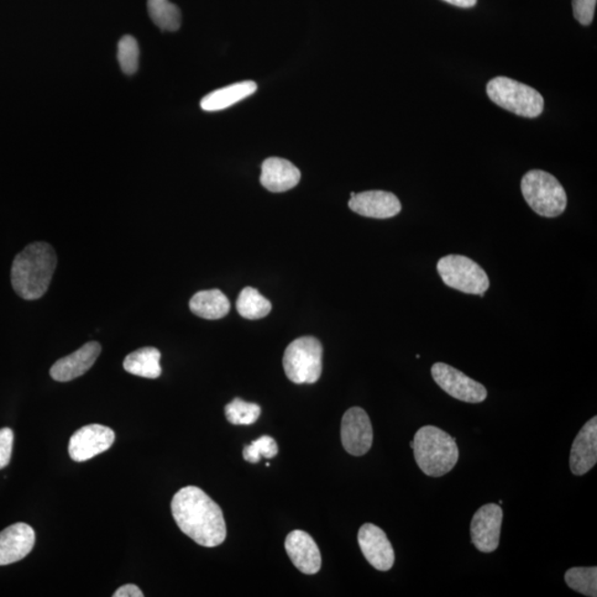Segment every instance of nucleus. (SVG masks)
Returning a JSON list of instances; mask_svg holds the SVG:
<instances>
[{
    "label": "nucleus",
    "mask_w": 597,
    "mask_h": 597,
    "mask_svg": "<svg viewBox=\"0 0 597 597\" xmlns=\"http://www.w3.org/2000/svg\"><path fill=\"white\" fill-rule=\"evenodd\" d=\"M521 191L528 205L542 217H558L567 208V193L561 183L550 173L540 170L528 172L522 178Z\"/></svg>",
    "instance_id": "obj_4"
},
{
    "label": "nucleus",
    "mask_w": 597,
    "mask_h": 597,
    "mask_svg": "<svg viewBox=\"0 0 597 597\" xmlns=\"http://www.w3.org/2000/svg\"><path fill=\"white\" fill-rule=\"evenodd\" d=\"M57 256L49 244L34 243L16 257L12 267L14 290L25 300H37L50 286Z\"/></svg>",
    "instance_id": "obj_2"
},
{
    "label": "nucleus",
    "mask_w": 597,
    "mask_h": 597,
    "mask_svg": "<svg viewBox=\"0 0 597 597\" xmlns=\"http://www.w3.org/2000/svg\"><path fill=\"white\" fill-rule=\"evenodd\" d=\"M190 308L191 311L199 318L218 320L227 316L230 311V302L221 290H204L193 296Z\"/></svg>",
    "instance_id": "obj_20"
},
{
    "label": "nucleus",
    "mask_w": 597,
    "mask_h": 597,
    "mask_svg": "<svg viewBox=\"0 0 597 597\" xmlns=\"http://www.w3.org/2000/svg\"><path fill=\"white\" fill-rule=\"evenodd\" d=\"M504 511L496 504H488L475 513L470 525L471 543L480 552L491 553L499 547Z\"/></svg>",
    "instance_id": "obj_9"
},
{
    "label": "nucleus",
    "mask_w": 597,
    "mask_h": 597,
    "mask_svg": "<svg viewBox=\"0 0 597 597\" xmlns=\"http://www.w3.org/2000/svg\"><path fill=\"white\" fill-rule=\"evenodd\" d=\"M172 513L178 528L199 546L214 548L227 536L221 507L198 487L188 486L173 498Z\"/></svg>",
    "instance_id": "obj_1"
},
{
    "label": "nucleus",
    "mask_w": 597,
    "mask_h": 597,
    "mask_svg": "<svg viewBox=\"0 0 597 597\" xmlns=\"http://www.w3.org/2000/svg\"><path fill=\"white\" fill-rule=\"evenodd\" d=\"M411 447H412V448L414 447V443H413V442H411Z\"/></svg>",
    "instance_id": "obj_32"
},
{
    "label": "nucleus",
    "mask_w": 597,
    "mask_h": 597,
    "mask_svg": "<svg viewBox=\"0 0 597 597\" xmlns=\"http://www.w3.org/2000/svg\"><path fill=\"white\" fill-rule=\"evenodd\" d=\"M596 0H573L574 17L581 25L589 26L593 22Z\"/></svg>",
    "instance_id": "obj_28"
},
{
    "label": "nucleus",
    "mask_w": 597,
    "mask_h": 597,
    "mask_svg": "<svg viewBox=\"0 0 597 597\" xmlns=\"http://www.w3.org/2000/svg\"><path fill=\"white\" fill-rule=\"evenodd\" d=\"M257 88L258 87L256 82L244 81L218 89L203 98L201 108L206 112L223 111V110L243 101L244 99L253 96Z\"/></svg>",
    "instance_id": "obj_19"
},
{
    "label": "nucleus",
    "mask_w": 597,
    "mask_h": 597,
    "mask_svg": "<svg viewBox=\"0 0 597 597\" xmlns=\"http://www.w3.org/2000/svg\"><path fill=\"white\" fill-rule=\"evenodd\" d=\"M236 306L240 316L248 320L263 319L268 316L272 309L270 301L251 287H246L240 292Z\"/></svg>",
    "instance_id": "obj_22"
},
{
    "label": "nucleus",
    "mask_w": 597,
    "mask_h": 597,
    "mask_svg": "<svg viewBox=\"0 0 597 597\" xmlns=\"http://www.w3.org/2000/svg\"><path fill=\"white\" fill-rule=\"evenodd\" d=\"M225 413H226L227 421L233 425H253L260 416L261 408L254 403L235 398L225 407Z\"/></svg>",
    "instance_id": "obj_25"
},
{
    "label": "nucleus",
    "mask_w": 597,
    "mask_h": 597,
    "mask_svg": "<svg viewBox=\"0 0 597 597\" xmlns=\"http://www.w3.org/2000/svg\"><path fill=\"white\" fill-rule=\"evenodd\" d=\"M279 452L278 445L274 438L263 436L246 446L244 449V458L248 463L257 464L260 462L261 457L271 459L276 457Z\"/></svg>",
    "instance_id": "obj_27"
},
{
    "label": "nucleus",
    "mask_w": 597,
    "mask_h": 597,
    "mask_svg": "<svg viewBox=\"0 0 597 597\" xmlns=\"http://www.w3.org/2000/svg\"><path fill=\"white\" fill-rule=\"evenodd\" d=\"M349 207L361 216L376 219L392 218L402 211L400 199L384 191L351 193Z\"/></svg>",
    "instance_id": "obj_13"
},
{
    "label": "nucleus",
    "mask_w": 597,
    "mask_h": 597,
    "mask_svg": "<svg viewBox=\"0 0 597 597\" xmlns=\"http://www.w3.org/2000/svg\"><path fill=\"white\" fill-rule=\"evenodd\" d=\"M597 463V417L592 418L575 437L570 455V468L575 476H583Z\"/></svg>",
    "instance_id": "obj_16"
},
{
    "label": "nucleus",
    "mask_w": 597,
    "mask_h": 597,
    "mask_svg": "<svg viewBox=\"0 0 597 597\" xmlns=\"http://www.w3.org/2000/svg\"><path fill=\"white\" fill-rule=\"evenodd\" d=\"M437 271L444 284L455 290L484 297L490 281L487 272L468 257L448 255L439 259Z\"/></svg>",
    "instance_id": "obj_7"
},
{
    "label": "nucleus",
    "mask_w": 597,
    "mask_h": 597,
    "mask_svg": "<svg viewBox=\"0 0 597 597\" xmlns=\"http://www.w3.org/2000/svg\"><path fill=\"white\" fill-rule=\"evenodd\" d=\"M150 17L157 27L164 31H176L182 24V14L170 0H148Z\"/></svg>",
    "instance_id": "obj_23"
},
{
    "label": "nucleus",
    "mask_w": 597,
    "mask_h": 597,
    "mask_svg": "<svg viewBox=\"0 0 597 597\" xmlns=\"http://www.w3.org/2000/svg\"><path fill=\"white\" fill-rule=\"evenodd\" d=\"M323 348L313 337H302L288 345L284 368L288 379L296 384H313L322 373Z\"/></svg>",
    "instance_id": "obj_6"
},
{
    "label": "nucleus",
    "mask_w": 597,
    "mask_h": 597,
    "mask_svg": "<svg viewBox=\"0 0 597 597\" xmlns=\"http://www.w3.org/2000/svg\"><path fill=\"white\" fill-rule=\"evenodd\" d=\"M570 589L589 597L597 596V568H572L564 575Z\"/></svg>",
    "instance_id": "obj_24"
},
{
    "label": "nucleus",
    "mask_w": 597,
    "mask_h": 597,
    "mask_svg": "<svg viewBox=\"0 0 597 597\" xmlns=\"http://www.w3.org/2000/svg\"><path fill=\"white\" fill-rule=\"evenodd\" d=\"M140 49L138 41L132 36H124L119 41L118 60L127 75H134L139 69Z\"/></svg>",
    "instance_id": "obj_26"
},
{
    "label": "nucleus",
    "mask_w": 597,
    "mask_h": 597,
    "mask_svg": "<svg viewBox=\"0 0 597 597\" xmlns=\"http://www.w3.org/2000/svg\"><path fill=\"white\" fill-rule=\"evenodd\" d=\"M36 541L34 529L19 522L0 532V567L25 559L33 551Z\"/></svg>",
    "instance_id": "obj_14"
},
{
    "label": "nucleus",
    "mask_w": 597,
    "mask_h": 597,
    "mask_svg": "<svg viewBox=\"0 0 597 597\" xmlns=\"http://www.w3.org/2000/svg\"><path fill=\"white\" fill-rule=\"evenodd\" d=\"M301 180V173L291 162L280 157H270L261 166L260 183L272 193L292 190Z\"/></svg>",
    "instance_id": "obj_18"
},
{
    "label": "nucleus",
    "mask_w": 597,
    "mask_h": 597,
    "mask_svg": "<svg viewBox=\"0 0 597 597\" xmlns=\"http://www.w3.org/2000/svg\"><path fill=\"white\" fill-rule=\"evenodd\" d=\"M341 438L345 450L350 455L363 456L373 444V428L368 414L361 407H352L342 418Z\"/></svg>",
    "instance_id": "obj_11"
},
{
    "label": "nucleus",
    "mask_w": 597,
    "mask_h": 597,
    "mask_svg": "<svg viewBox=\"0 0 597 597\" xmlns=\"http://www.w3.org/2000/svg\"><path fill=\"white\" fill-rule=\"evenodd\" d=\"M115 441L111 428L91 424L79 429L72 435L69 443V455L75 462L82 463L107 452Z\"/></svg>",
    "instance_id": "obj_10"
},
{
    "label": "nucleus",
    "mask_w": 597,
    "mask_h": 597,
    "mask_svg": "<svg viewBox=\"0 0 597 597\" xmlns=\"http://www.w3.org/2000/svg\"><path fill=\"white\" fill-rule=\"evenodd\" d=\"M101 345L98 342H89L70 355L58 360L52 365L50 375L58 382H70L86 374L96 363Z\"/></svg>",
    "instance_id": "obj_17"
},
{
    "label": "nucleus",
    "mask_w": 597,
    "mask_h": 597,
    "mask_svg": "<svg viewBox=\"0 0 597 597\" xmlns=\"http://www.w3.org/2000/svg\"><path fill=\"white\" fill-rule=\"evenodd\" d=\"M432 375L437 385L456 400L477 404L484 402L488 396V392L483 384L448 364L435 363Z\"/></svg>",
    "instance_id": "obj_8"
},
{
    "label": "nucleus",
    "mask_w": 597,
    "mask_h": 597,
    "mask_svg": "<svg viewBox=\"0 0 597 597\" xmlns=\"http://www.w3.org/2000/svg\"><path fill=\"white\" fill-rule=\"evenodd\" d=\"M414 456L424 474L442 477L452 471L458 462L459 449L456 438L435 426H424L414 437Z\"/></svg>",
    "instance_id": "obj_3"
},
{
    "label": "nucleus",
    "mask_w": 597,
    "mask_h": 597,
    "mask_svg": "<svg viewBox=\"0 0 597 597\" xmlns=\"http://www.w3.org/2000/svg\"><path fill=\"white\" fill-rule=\"evenodd\" d=\"M454 6L462 7V8H470L474 7L477 4V0H444Z\"/></svg>",
    "instance_id": "obj_31"
},
{
    "label": "nucleus",
    "mask_w": 597,
    "mask_h": 597,
    "mask_svg": "<svg viewBox=\"0 0 597 597\" xmlns=\"http://www.w3.org/2000/svg\"><path fill=\"white\" fill-rule=\"evenodd\" d=\"M161 352L155 348H143L134 351L124 360V370L130 374L157 379L162 374Z\"/></svg>",
    "instance_id": "obj_21"
},
{
    "label": "nucleus",
    "mask_w": 597,
    "mask_h": 597,
    "mask_svg": "<svg viewBox=\"0 0 597 597\" xmlns=\"http://www.w3.org/2000/svg\"><path fill=\"white\" fill-rule=\"evenodd\" d=\"M14 432L10 428L0 429V469L7 467L12 459Z\"/></svg>",
    "instance_id": "obj_29"
},
{
    "label": "nucleus",
    "mask_w": 597,
    "mask_h": 597,
    "mask_svg": "<svg viewBox=\"0 0 597 597\" xmlns=\"http://www.w3.org/2000/svg\"><path fill=\"white\" fill-rule=\"evenodd\" d=\"M491 101L523 118H537L543 111L544 100L540 93L510 78L498 77L487 85Z\"/></svg>",
    "instance_id": "obj_5"
},
{
    "label": "nucleus",
    "mask_w": 597,
    "mask_h": 597,
    "mask_svg": "<svg viewBox=\"0 0 597 597\" xmlns=\"http://www.w3.org/2000/svg\"><path fill=\"white\" fill-rule=\"evenodd\" d=\"M144 594L138 586L134 584H127L121 586L115 593L113 597H143Z\"/></svg>",
    "instance_id": "obj_30"
},
{
    "label": "nucleus",
    "mask_w": 597,
    "mask_h": 597,
    "mask_svg": "<svg viewBox=\"0 0 597 597\" xmlns=\"http://www.w3.org/2000/svg\"><path fill=\"white\" fill-rule=\"evenodd\" d=\"M285 547L292 563L300 572L312 575L320 571V550L310 534L301 530L292 531L288 534Z\"/></svg>",
    "instance_id": "obj_15"
},
{
    "label": "nucleus",
    "mask_w": 597,
    "mask_h": 597,
    "mask_svg": "<svg viewBox=\"0 0 597 597\" xmlns=\"http://www.w3.org/2000/svg\"><path fill=\"white\" fill-rule=\"evenodd\" d=\"M361 551L372 567L379 571H389L395 562V553L385 532L381 528L365 523L358 536Z\"/></svg>",
    "instance_id": "obj_12"
}]
</instances>
